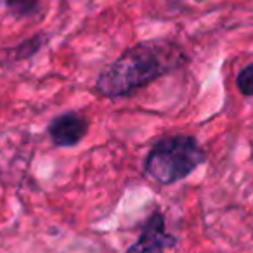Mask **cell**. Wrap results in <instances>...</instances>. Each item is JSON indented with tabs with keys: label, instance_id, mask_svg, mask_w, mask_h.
I'll return each mask as SVG.
<instances>
[{
	"label": "cell",
	"instance_id": "obj_1",
	"mask_svg": "<svg viewBox=\"0 0 253 253\" xmlns=\"http://www.w3.org/2000/svg\"><path fill=\"white\" fill-rule=\"evenodd\" d=\"M186 61V52L175 42L151 40L135 43L99 73L95 90L102 97H126L180 68Z\"/></svg>",
	"mask_w": 253,
	"mask_h": 253
},
{
	"label": "cell",
	"instance_id": "obj_2",
	"mask_svg": "<svg viewBox=\"0 0 253 253\" xmlns=\"http://www.w3.org/2000/svg\"><path fill=\"white\" fill-rule=\"evenodd\" d=\"M207 162V153L193 135H169L153 144L146 156L144 169L151 179L170 186L189 177Z\"/></svg>",
	"mask_w": 253,
	"mask_h": 253
},
{
	"label": "cell",
	"instance_id": "obj_3",
	"mask_svg": "<svg viewBox=\"0 0 253 253\" xmlns=\"http://www.w3.org/2000/svg\"><path fill=\"white\" fill-rule=\"evenodd\" d=\"M177 245V238L167 231L162 211H153L141 227L137 241L128 246L126 253H165Z\"/></svg>",
	"mask_w": 253,
	"mask_h": 253
},
{
	"label": "cell",
	"instance_id": "obj_4",
	"mask_svg": "<svg viewBox=\"0 0 253 253\" xmlns=\"http://www.w3.org/2000/svg\"><path fill=\"white\" fill-rule=\"evenodd\" d=\"M88 122L80 113H63L49 123L50 141L57 148H73L87 135Z\"/></svg>",
	"mask_w": 253,
	"mask_h": 253
},
{
	"label": "cell",
	"instance_id": "obj_5",
	"mask_svg": "<svg viewBox=\"0 0 253 253\" xmlns=\"http://www.w3.org/2000/svg\"><path fill=\"white\" fill-rule=\"evenodd\" d=\"M5 7L16 19H23L39 14L40 0H5Z\"/></svg>",
	"mask_w": 253,
	"mask_h": 253
},
{
	"label": "cell",
	"instance_id": "obj_6",
	"mask_svg": "<svg viewBox=\"0 0 253 253\" xmlns=\"http://www.w3.org/2000/svg\"><path fill=\"white\" fill-rule=\"evenodd\" d=\"M236 85L245 97H253V63L239 71V75L236 77Z\"/></svg>",
	"mask_w": 253,
	"mask_h": 253
},
{
	"label": "cell",
	"instance_id": "obj_7",
	"mask_svg": "<svg viewBox=\"0 0 253 253\" xmlns=\"http://www.w3.org/2000/svg\"><path fill=\"white\" fill-rule=\"evenodd\" d=\"M42 37H33V39H28L18 47V59H25V57L35 54L37 50L42 47Z\"/></svg>",
	"mask_w": 253,
	"mask_h": 253
}]
</instances>
